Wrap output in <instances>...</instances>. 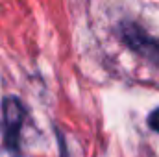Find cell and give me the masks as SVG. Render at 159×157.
I'll use <instances>...</instances> for the list:
<instances>
[{"mask_svg":"<svg viewBox=\"0 0 159 157\" xmlns=\"http://www.w3.org/2000/svg\"><path fill=\"white\" fill-rule=\"evenodd\" d=\"M148 126H150L156 133H159V107H156V109L148 115Z\"/></svg>","mask_w":159,"mask_h":157,"instance_id":"obj_3","label":"cell"},{"mask_svg":"<svg viewBox=\"0 0 159 157\" xmlns=\"http://www.w3.org/2000/svg\"><path fill=\"white\" fill-rule=\"evenodd\" d=\"M26 118V107L17 96H6L2 100V128L7 150L17 152L20 142V131Z\"/></svg>","mask_w":159,"mask_h":157,"instance_id":"obj_1","label":"cell"},{"mask_svg":"<svg viewBox=\"0 0 159 157\" xmlns=\"http://www.w3.org/2000/svg\"><path fill=\"white\" fill-rule=\"evenodd\" d=\"M119 35L122 43L131 48L135 54L146 57L148 61L159 65V39L152 37L148 32H144L139 24L135 22H122L119 26Z\"/></svg>","mask_w":159,"mask_h":157,"instance_id":"obj_2","label":"cell"}]
</instances>
